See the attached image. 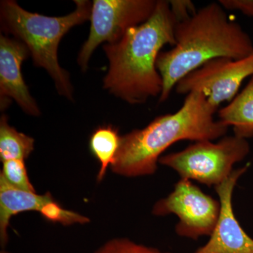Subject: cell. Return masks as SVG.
<instances>
[{
	"mask_svg": "<svg viewBox=\"0 0 253 253\" xmlns=\"http://www.w3.org/2000/svg\"><path fill=\"white\" fill-rule=\"evenodd\" d=\"M217 111L203 93H189L176 113L158 116L146 127L121 136L111 169L126 177L151 175L157 170L163 153L177 141L223 137L228 126L214 120Z\"/></svg>",
	"mask_w": 253,
	"mask_h": 253,
	"instance_id": "3957f363",
	"label": "cell"
},
{
	"mask_svg": "<svg viewBox=\"0 0 253 253\" xmlns=\"http://www.w3.org/2000/svg\"><path fill=\"white\" fill-rule=\"evenodd\" d=\"M221 204L203 192L188 179H181L167 197L158 201L153 208L156 216L174 214L179 218L176 234L193 240L209 236L217 224Z\"/></svg>",
	"mask_w": 253,
	"mask_h": 253,
	"instance_id": "52a82bcc",
	"label": "cell"
},
{
	"mask_svg": "<svg viewBox=\"0 0 253 253\" xmlns=\"http://www.w3.org/2000/svg\"><path fill=\"white\" fill-rule=\"evenodd\" d=\"M250 152L247 139L223 136L217 143L196 141L179 152L161 156L158 163L172 168L181 179L197 181L208 186L219 185Z\"/></svg>",
	"mask_w": 253,
	"mask_h": 253,
	"instance_id": "5b68a950",
	"label": "cell"
},
{
	"mask_svg": "<svg viewBox=\"0 0 253 253\" xmlns=\"http://www.w3.org/2000/svg\"><path fill=\"white\" fill-rule=\"evenodd\" d=\"M175 44L160 53L156 67L163 79L160 102L186 75L218 57L239 60L253 54L251 37L239 23L230 21L219 3L212 2L176 23Z\"/></svg>",
	"mask_w": 253,
	"mask_h": 253,
	"instance_id": "7a4b0ae2",
	"label": "cell"
},
{
	"mask_svg": "<svg viewBox=\"0 0 253 253\" xmlns=\"http://www.w3.org/2000/svg\"><path fill=\"white\" fill-rule=\"evenodd\" d=\"M30 54L22 42L9 37H0V104L8 107L11 100L16 101L25 113L39 116L41 110L31 96L23 80L21 66Z\"/></svg>",
	"mask_w": 253,
	"mask_h": 253,
	"instance_id": "30bf717a",
	"label": "cell"
},
{
	"mask_svg": "<svg viewBox=\"0 0 253 253\" xmlns=\"http://www.w3.org/2000/svg\"><path fill=\"white\" fill-rule=\"evenodd\" d=\"M121 142V136L117 129L110 125L99 126L91 134L89 149L100 163L98 181L104 179L108 168L114 163Z\"/></svg>",
	"mask_w": 253,
	"mask_h": 253,
	"instance_id": "4fadbf2b",
	"label": "cell"
},
{
	"mask_svg": "<svg viewBox=\"0 0 253 253\" xmlns=\"http://www.w3.org/2000/svg\"><path fill=\"white\" fill-rule=\"evenodd\" d=\"M2 163L1 174L11 185L25 191L36 192V189L29 180L25 161L9 160Z\"/></svg>",
	"mask_w": 253,
	"mask_h": 253,
	"instance_id": "9a60e30c",
	"label": "cell"
},
{
	"mask_svg": "<svg viewBox=\"0 0 253 253\" xmlns=\"http://www.w3.org/2000/svg\"><path fill=\"white\" fill-rule=\"evenodd\" d=\"M93 253H172L136 244L126 238L109 240Z\"/></svg>",
	"mask_w": 253,
	"mask_h": 253,
	"instance_id": "2e32d148",
	"label": "cell"
},
{
	"mask_svg": "<svg viewBox=\"0 0 253 253\" xmlns=\"http://www.w3.org/2000/svg\"><path fill=\"white\" fill-rule=\"evenodd\" d=\"M177 23L169 1L158 0L146 22L130 28L117 42L105 44L109 68L104 89L131 105L161 96L163 79L156 61L163 46L175 44Z\"/></svg>",
	"mask_w": 253,
	"mask_h": 253,
	"instance_id": "6da1fadb",
	"label": "cell"
},
{
	"mask_svg": "<svg viewBox=\"0 0 253 253\" xmlns=\"http://www.w3.org/2000/svg\"><path fill=\"white\" fill-rule=\"evenodd\" d=\"M219 121L232 126L234 135L247 139L253 136V76L244 90L218 111Z\"/></svg>",
	"mask_w": 253,
	"mask_h": 253,
	"instance_id": "7c38bea8",
	"label": "cell"
},
{
	"mask_svg": "<svg viewBox=\"0 0 253 253\" xmlns=\"http://www.w3.org/2000/svg\"><path fill=\"white\" fill-rule=\"evenodd\" d=\"M75 2L76 8L72 13L59 17L29 12L14 0L1 1L0 7L1 28L5 33L27 46L34 64L47 71L58 93L69 100L73 99V85L69 74L60 66L58 48L71 28L90 20L92 6L86 0Z\"/></svg>",
	"mask_w": 253,
	"mask_h": 253,
	"instance_id": "277c9868",
	"label": "cell"
},
{
	"mask_svg": "<svg viewBox=\"0 0 253 253\" xmlns=\"http://www.w3.org/2000/svg\"><path fill=\"white\" fill-rule=\"evenodd\" d=\"M250 164L233 171L214 187L221 204L220 214L214 231L206 245L194 253H253V239L241 227L232 206V196L238 180Z\"/></svg>",
	"mask_w": 253,
	"mask_h": 253,
	"instance_id": "9c48e42d",
	"label": "cell"
},
{
	"mask_svg": "<svg viewBox=\"0 0 253 253\" xmlns=\"http://www.w3.org/2000/svg\"><path fill=\"white\" fill-rule=\"evenodd\" d=\"M169 2L178 22L187 19L197 11L194 3L190 0H172Z\"/></svg>",
	"mask_w": 253,
	"mask_h": 253,
	"instance_id": "e0dca14e",
	"label": "cell"
},
{
	"mask_svg": "<svg viewBox=\"0 0 253 253\" xmlns=\"http://www.w3.org/2000/svg\"><path fill=\"white\" fill-rule=\"evenodd\" d=\"M0 253H11L9 252H7V251H5V250H2V251H1V252Z\"/></svg>",
	"mask_w": 253,
	"mask_h": 253,
	"instance_id": "d6986e66",
	"label": "cell"
},
{
	"mask_svg": "<svg viewBox=\"0 0 253 253\" xmlns=\"http://www.w3.org/2000/svg\"><path fill=\"white\" fill-rule=\"evenodd\" d=\"M50 193L37 194L25 191L11 184L0 173V242L5 247L9 241L8 228L14 215L27 211L42 213L46 206L54 202Z\"/></svg>",
	"mask_w": 253,
	"mask_h": 253,
	"instance_id": "8fae6325",
	"label": "cell"
},
{
	"mask_svg": "<svg viewBox=\"0 0 253 253\" xmlns=\"http://www.w3.org/2000/svg\"><path fill=\"white\" fill-rule=\"evenodd\" d=\"M250 76H253V54L239 60L218 57L186 75L178 82L175 90L179 94L203 93L218 109L221 103L235 98L243 82Z\"/></svg>",
	"mask_w": 253,
	"mask_h": 253,
	"instance_id": "ba28073f",
	"label": "cell"
},
{
	"mask_svg": "<svg viewBox=\"0 0 253 253\" xmlns=\"http://www.w3.org/2000/svg\"><path fill=\"white\" fill-rule=\"evenodd\" d=\"M156 4L155 0H94L89 37L78 54L82 71H86L91 55L99 44L117 42L130 28L149 20Z\"/></svg>",
	"mask_w": 253,
	"mask_h": 253,
	"instance_id": "8992f818",
	"label": "cell"
},
{
	"mask_svg": "<svg viewBox=\"0 0 253 253\" xmlns=\"http://www.w3.org/2000/svg\"><path fill=\"white\" fill-rule=\"evenodd\" d=\"M224 9L241 11L248 16H253V0H219Z\"/></svg>",
	"mask_w": 253,
	"mask_h": 253,
	"instance_id": "ac0fdd59",
	"label": "cell"
},
{
	"mask_svg": "<svg viewBox=\"0 0 253 253\" xmlns=\"http://www.w3.org/2000/svg\"><path fill=\"white\" fill-rule=\"evenodd\" d=\"M34 139L19 132L8 123V118L2 115L0 120V160L25 161L34 149Z\"/></svg>",
	"mask_w": 253,
	"mask_h": 253,
	"instance_id": "5bb4252c",
	"label": "cell"
}]
</instances>
